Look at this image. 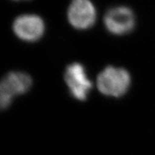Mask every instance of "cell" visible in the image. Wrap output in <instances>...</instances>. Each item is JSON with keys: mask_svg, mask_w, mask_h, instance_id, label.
I'll return each mask as SVG.
<instances>
[{"mask_svg": "<svg viewBox=\"0 0 155 155\" xmlns=\"http://www.w3.org/2000/svg\"><path fill=\"white\" fill-rule=\"evenodd\" d=\"M97 85L99 91L106 96L120 98L129 90L131 77L123 68L108 66L98 75Z\"/></svg>", "mask_w": 155, "mask_h": 155, "instance_id": "6da1fadb", "label": "cell"}, {"mask_svg": "<svg viewBox=\"0 0 155 155\" xmlns=\"http://www.w3.org/2000/svg\"><path fill=\"white\" fill-rule=\"evenodd\" d=\"M106 29L114 35H124L131 33L136 28V18L133 10L126 6L110 8L103 18Z\"/></svg>", "mask_w": 155, "mask_h": 155, "instance_id": "7a4b0ae2", "label": "cell"}, {"mask_svg": "<svg viewBox=\"0 0 155 155\" xmlns=\"http://www.w3.org/2000/svg\"><path fill=\"white\" fill-rule=\"evenodd\" d=\"M45 28L43 18L33 14L18 16L12 24V29L16 37L27 43L39 40L45 32Z\"/></svg>", "mask_w": 155, "mask_h": 155, "instance_id": "3957f363", "label": "cell"}, {"mask_svg": "<svg viewBox=\"0 0 155 155\" xmlns=\"http://www.w3.org/2000/svg\"><path fill=\"white\" fill-rule=\"evenodd\" d=\"M64 79L72 97L78 101H85L92 87V83L87 75L84 66L75 62L66 67Z\"/></svg>", "mask_w": 155, "mask_h": 155, "instance_id": "277c9868", "label": "cell"}, {"mask_svg": "<svg viewBox=\"0 0 155 155\" xmlns=\"http://www.w3.org/2000/svg\"><path fill=\"white\" fill-rule=\"evenodd\" d=\"M67 18L76 29H89L96 22V8L91 0H72L67 10Z\"/></svg>", "mask_w": 155, "mask_h": 155, "instance_id": "5b68a950", "label": "cell"}, {"mask_svg": "<svg viewBox=\"0 0 155 155\" xmlns=\"http://www.w3.org/2000/svg\"><path fill=\"white\" fill-rule=\"evenodd\" d=\"M14 97L28 93L32 87V79L28 73L21 71H11L1 80Z\"/></svg>", "mask_w": 155, "mask_h": 155, "instance_id": "8992f818", "label": "cell"}, {"mask_svg": "<svg viewBox=\"0 0 155 155\" xmlns=\"http://www.w3.org/2000/svg\"><path fill=\"white\" fill-rule=\"evenodd\" d=\"M14 96L0 81V112L10 108Z\"/></svg>", "mask_w": 155, "mask_h": 155, "instance_id": "52a82bcc", "label": "cell"}, {"mask_svg": "<svg viewBox=\"0 0 155 155\" xmlns=\"http://www.w3.org/2000/svg\"><path fill=\"white\" fill-rule=\"evenodd\" d=\"M12 1H15V2H18V1H28V0H12Z\"/></svg>", "mask_w": 155, "mask_h": 155, "instance_id": "ba28073f", "label": "cell"}]
</instances>
